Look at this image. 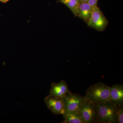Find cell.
Wrapping results in <instances>:
<instances>
[{
  "mask_svg": "<svg viewBox=\"0 0 123 123\" xmlns=\"http://www.w3.org/2000/svg\"><path fill=\"white\" fill-rule=\"evenodd\" d=\"M98 123H117L118 106L111 101L95 103Z\"/></svg>",
  "mask_w": 123,
  "mask_h": 123,
  "instance_id": "cell-1",
  "label": "cell"
},
{
  "mask_svg": "<svg viewBox=\"0 0 123 123\" xmlns=\"http://www.w3.org/2000/svg\"><path fill=\"white\" fill-rule=\"evenodd\" d=\"M86 98L94 103L110 101V87L99 82L89 87L86 91Z\"/></svg>",
  "mask_w": 123,
  "mask_h": 123,
  "instance_id": "cell-2",
  "label": "cell"
},
{
  "mask_svg": "<svg viewBox=\"0 0 123 123\" xmlns=\"http://www.w3.org/2000/svg\"><path fill=\"white\" fill-rule=\"evenodd\" d=\"M108 24V21L102 11L97 6L93 7L90 20L88 26L98 31H103Z\"/></svg>",
  "mask_w": 123,
  "mask_h": 123,
  "instance_id": "cell-3",
  "label": "cell"
},
{
  "mask_svg": "<svg viewBox=\"0 0 123 123\" xmlns=\"http://www.w3.org/2000/svg\"><path fill=\"white\" fill-rule=\"evenodd\" d=\"M79 112L86 123H98L95 103L86 98L79 109Z\"/></svg>",
  "mask_w": 123,
  "mask_h": 123,
  "instance_id": "cell-4",
  "label": "cell"
},
{
  "mask_svg": "<svg viewBox=\"0 0 123 123\" xmlns=\"http://www.w3.org/2000/svg\"><path fill=\"white\" fill-rule=\"evenodd\" d=\"M66 111H77L79 110L86 97L72 92L67 94L63 98Z\"/></svg>",
  "mask_w": 123,
  "mask_h": 123,
  "instance_id": "cell-5",
  "label": "cell"
},
{
  "mask_svg": "<svg viewBox=\"0 0 123 123\" xmlns=\"http://www.w3.org/2000/svg\"><path fill=\"white\" fill-rule=\"evenodd\" d=\"M44 101L47 107L53 114L62 115L65 112L63 98H55L49 95L45 97Z\"/></svg>",
  "mask_w": 123,
  "mask_h": 123,
  "instance_id": "cell-6",
  "label": "cell"
},
{
  "mask_svg": "<svg viewBox=\"0 0 123 123\" xmlns=\"http://www.w3.org/2000/svg\"><path fill=\"white\" fill-rule=\"evenodd\" d=\"M70 92L67 82L61 80L58 83L53 82L52 84L49 95L55 98H63L67 94Z\"/></svg>",
  "mask_w": 123,
  "mask_h": 123,
  "instance_id": "cell-7",
  "label": "cell"
},
{
  "mask_svg": "<svg viewBox=\"0 0 123 123\" xmlns=\"http://www.w3.org/2000/svg\"><path fill=\"white\" fill-rule=\"evenodd\" d=\"M110 101L117 105L123 104V86L121 84H114L110 87Z\"/></svg>",
  "mask_w": 123,
  "mask_h": 123,
  "instance_id": "cell-8",
  "label": "cell"
},
{
  "mask_svg": "<svg viewBox=\"0 0 123 123\" xmlns=\"http://www.w3.org/2000/svg\"><path fill=\"white\" fill-rule=\"evenodd\" d=\"M93 7L87 2H80L79 6V18L88 24L91 17Z\"/></svg>",
  "mask_w": 123,
  "mask_h": 123,
  "instance_id": "cell-9",
  "label": "cell"
},
{
  "mask_svg": "<svg viewBox=\"0 0 123 123\" xmlns=\"http://www.w3.org/2000/svg\"><path fill=\"white\" fill-rule=\"evenodd\" d=\"M62 115L64 119L62 123H86L78 111H66Z\"/></svg>",
  "mask_w": 123,
  "mask_h": 123,
  "instance_id": "cell-10",
  "label": "cell"
},
{
  "mask_svg": "<svg viewBox=\"0 0 123 123\" xmlns=\"http://www.w3.org/2000/svg\"><path fill=\"white\" fill-rule=\"evenodd\" d=\"M57 2L66 5L75 16L79 17L80 0H58Z\"/></svg>",
  "mask_w": 123,
  "mask_h": 123,
  "instance_id": "cell-11",
  "label": "cell"
},
{
  "mask_svg": "<svg viewBox=\"0 0 123 123\" xmlns=\"http://www.w3.org/2000/svg\"><path fill=\"white\" fill-rule=\"evenodd\" d=\"M118 106V119L117 123H123V104H120Z\"/></svg>",
  "mask_w": 123,
  "mask_h": 123,
  "instance_id": "cell-12",
  "label": "cell"
},
{
  "mask_svg": "<svg viewBox=\"0 0 123 123\" xmlns=\"http://www.w3.org/2000/svg\"><path fill=\"white\" fill-rule=\"evenodd\" d=\"M98 0H88L87 2L92 7L97 6Z\"/></svg>",
  "mask_w": 123,
  "mask_h": 123,
  "instance_id": "cell-13",
  "label": "cell"
},
{
  "mask_svg": "<svg viewBox=\"0 0 123 123\" xmlns=\"http://www.w3.org/2000/svg\"><path fill=\"white\" fill-rule=\"evenodd\" d=\"M9 0H0V1L3 2V3H6Z\"/></svg>",
  "mask_w": 123,
  "mask_h": 123,
  "instance_id": "cell-14",
  "label": "cell"
},
{
  "mask_svg": "<svg viewBox=\"0 0 123 123\" xmlns=\"http://www.w3.org/2000/svg\"><path fill=\"white\" fill-rule=\"evenodd\" d=\"M80 2H86L88 1V0H80Z\"/></svg>",
  "mask_w": 123,
  "mask_h": 123,
  "instance_id": "cell-15",
  "label": "cell"
}]
</instances>
